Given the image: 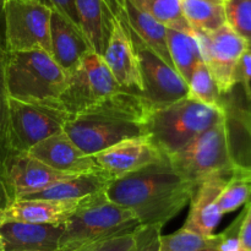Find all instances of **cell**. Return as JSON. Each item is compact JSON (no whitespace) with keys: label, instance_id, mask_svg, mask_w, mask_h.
Here are the masks:
<instances>
[{"label":"cell","instance_id":"6da1fadb","mask_svg":"<svg viewBox=\"0 0 251 251\" xmlns=\"http://www.w3.org/2000/svg\"><path fill=\"white\" fill-rule=\"evenodd\" d=\"M194 190L195 185L164 156L134 173L113 179L105 196L129 210L141 226H164L190 202Z\"/></svg>","mask_w":251,"mask_h":251},{"label":"cell","instance_id":"1f68e13d","mask_svg":"<svg viewBox=\"0 0 251 251\" xmlns=\"http://www.w3.org/2000/svg\"><path fill=\"white\" fill-rule=\"evenodd\" d=\"M135 242V232L100 240L76 251H129Z\"/></svg>","mask_w":251,"mask_h":251},{"label":"cell","instance_id":"ac0fdd59","mask_svg":"<svg viewBox=\"0 0 251 251\" xmlns=\"http://www.w3.org/2000/svg\"><path fill=\"white\" fill-rule=\"evenodd\" d=\"M91 198L92 196L82 200L70 201L16 200L4 211L1 216V223L12 221V222L38 223V225H63Z\"/></svg>","mask_w":251,"mask_h":251},{"label":"cell","instance_id":"ab89813d","mask_svg":"<svg viewBox=\"0 0 251 251\" xmlns=\"http://www.w3.org/2000/svg\"><path fill=\"white\" fill-rule=\"evenodd\" d=\"M0 251H6L5 250V244H4V240H2L1 235H0Z\"/></svg>","mask_w":251,"mask_h":251},{"label":"cell","instance_id":"7bdbcfd3","mask_svg":"<svg viewBox=\"0 0 251 251\" xmlns=\"http://www.w3.org/2000/svg\"><path fill=\"white\" fill-rule=\"evenodd\" d=\"M215 1H218V0H215Z\"/></svg>","mask_w":251,"mask_h":251},{"label":"cell","instance_id":"f546056e","mask_svg":"<svg viewBox=\"0 0 251 251\" xmlns=\"http://www.w3.org/2000/svg\"><path fill=\"white\" fill-rule=\"evenodd\" d=\"M244 213L245 210L243 208L242 212L230 223L229 227H227L222 233L218 234L220 240H218L217 251H244L242 240H240V228H242Z\"/></svg>","mask_w":251,"mask_h":251},{"label":"cell","instance_id":"5b68a950","mask_svg":"<svg viewBox=\"0 0 251 251\" xmlns=\"http://www.w3.org/2000/svg\"><path fill=\"white\" fill-rule=\"evenodd\" d=\"M141 227L131 212L110 202L105 194L92 196L65 223L59 251H76L93 243L136 232Z\"/></svg>","mask_w":251,"mask_h":251},{"label":"cell","instance_id":"d4e9b609","mask_svg":"<svg viewBox=\"0 0 251 251\" xmlns=\"http://www.w3.org/2000/svg\"><path fill=\"white\" fill-rule=\"evenodd\" d=\"M139 10L150 15L166 28L193 32L181 10V0H130Z\"/></svg>","mask_w":251,"mask_h":251},{"label":"cell","instance_id":"603a6c76","mask_svg":"<svg viewBox=\"0 0 251 251\" xmlns=\"http://www.w3.org/2000/svg\"><path fill=\"white\" fill-rule=\"evenodd\" d=\"M167 47L174 69L188 83L191 74L202 60L200 43L193 32L167 28Z\"/></svg>","mask_w":251,"mask_h":251},{"label":"cell","instance_id":"e575fe53","mask_svg":"<svg viewBox=\"0 0 251 251\" xmlns=\"http://www.w3.org/2000/svg\"><path fill=\"white\" fill-rule=\"evenodd\" d=\"M39 1L48 5L51 10L58 11L64 17L70 20L74 25L80 27L77 10H76V0H39Z\"/></svg>","mask_w":251,"mask_h":251},{"label":"cell","instance_id":"30bf717a","mask_svg":"<svg viewBox=\"0 0 251 251\" xmlns=\"http://www.w3.org/2000/svg\"><path fill=\"white\" fill-rule=\"evenodd\" d=\"M123 26V25H122ZM124 27V26H123ZM136 53L141 76V97L151 108L171 104L188 97V83L161 56L145 46L135 33L126 29Z\"/></svg>","mask_w":251,"mask_h":251},{"label":"cell","instance_id":"2e32d148","mask_svg":"<svg viewBox=\"0 0 251 251\" xmlns=\"http://www.w3.org/2000/svg\"><path fill=\"white\" fill-rule=\"evenodd\" d=\"M27 153L61 173L82 174L100 171L91 156L83 153L64 130L34 145Z\"/></svg>","mask_w":251,"mask_h":251},{"label":"cell","instance_id":"d6a6232c","mask_svg":"<svg viewBox=\"0 0 251 251\" xmlns=\"http://www.w3.org/2000/svg\"><path fill=\"white\" fill-rule=\"evenodd\" d=\"M237 86L242 87L245 97L251 100V50L247 49L237 66Z\"/></svg>","mask_w":251,"mask_h":251},{"label":"cell","instance_id":"7402d4cb","mask_svg":"<svg viewBox=\"0 0 251 251\" xmlns=\"http://www.w3.org/2000/svg\"><path fill=\"white\" fill-rule=\"evenodd\" d=\"M80 28L96 53L103 55L110 32V12L103 0H76Z\"/></svg>","mask_w":251,"mask_h":251},{"label":"cell","instance_id":"ba28073f","mask_svg":"<svg viewBox=\"0 0 251 251\" xmlns=\"http://www.w3.org/2000/svg\"><path fill=\"white\" fill-rule=\"evenodd\" d=\"M124 88L110 73L102 55L91 50L68 74V85L59 97L60 107L70 115L78 114Z\"/></svg>","mask_w":251,"mask_h":251},{"label":"cell","instance_id":"9c48e42d","mask_svg":"<svg viewBox=\"0 0 251 251\" xmlns=\"http://www.w3.org/2000/svg\"><path fill=\"white\" fill-rule=\"evenodd\" d=\"M51 9L39 0H6L5 38L7 53L43 50L51 55Z\"/></svg>","mask_w":251,"mask_h":251},{"label":"cell","instance_id":"44dd1931","mask_svg":"<svg viewBox=\"0 0 251 251\" xmlns=\"http://www.w3.org/2000/svg\"><path fill=\"white\" fill-rule=\"evenodd\" d=\"M113 179L100 171L77 174L53 184L49 188L26 196L22 200H82L90 196L105 194Z\"/></svg>","mask_w":251,"mask_h":251},{"label":"cell","instance_id":"4dcf8cb0","mask_svg":"<svg viewBox=\"0 0 251 251\" xmlns=\"http://www.w3.org/2000/svg\"><path fill=\"white\" fill-rule=\"evenodd\" d=\"M5 60L6 58H0V146L7 149L9 95H7L6 82H5Z\"/></svg>","mask_w":251,"mask_h":251},{"label":"cell","instance_id":"f1b7e54d","mask_svg":"<svg viewBox=\"0 0 251 251\" xmlns=\"http://www.w3.org/2000/svg\"><path fill=\"white\" fill-rule=\"evenodd\" d=\"M226 22L251 50V0H225Z\"/></svg>","mask_w":251,"mask_h":251},{"label":"cell","instance_id":"836d02e7","mask_svg":"<svg viewBox=\"0 0 251 251\" xmlns=\"http://www.w3.org/2000/svg\"><path fill=\"white\" fill-rule=\"evenodd\" d=\"M163 226L161 225H151V226H141L139 229L135 232V242L132 248L129 251H146L147 247L151 243L156 235L161 234Z\"/></svg>","mask_w":251,"mask_h":251},{"label":"cell","instance_id":"f35d334b","mask_svg":"<svg viewBox=\"0 0 251 251\" xmlns=\"http://www.w3.org/2000/svg\"><path fill=\"white\" fill-rule=\"evenodd\" d=\"M7 154H9V150L5 149V147L0 146V164H2L6 159Z\"/></svg>","mask_w":251,"mask_h":251},{"label":"cell","instance_id":"8d00e7d4","mask_svg":"<svg viewBox=\"0 0 251 251\" xmlns=\"http://www.w3.org/2000/svg\"><path fill=\"white\" fill-rule=\"evenodd\" d=\"M244 218L240 228V240L244 251H251V200L244 206Z\"/></svg>","mask_w":251,"mask_h":251},{"label":"cell","instance_id":"8fae6325","mask_svg":"<svg viewBox=\"0 0 251 251\" xmlns=\"http://www.w3.org/2000/svg\"><path fill=\"white\" fill-rule=\"evenodd\" d=\"M198 37L203 63L207 65L218 86L221 95L227 96L237 87V66L248 49L247 43L228 26L223 25L216 31H194Z\"/></svg>","mask_w":251,"mask_h":251},{"label":"cell","instance_id":"7a4b0ae2","mask_svg":"<svg viewBox=\"0 0 251 251\" xmlns=\"http://www.w3.org/2000/svg\"><path fill=\"white\" fill-rule=\"evenodd\" d=\"M139 92L122 90L103 102L69 117L64 132L87 156L130 139L146 137L150 109Z\"/></svg>","mask_w":251,"mask_h":251},{"label":"cell","instance_id":"7c38bea8","mask_svg":"<svg viewBox=\"0 0 251 251\" xmlns=\"http://www.w3.org/2000/svg\"><path fill=\"white\" fill-rule=\"evenodd\" d=\"M2 167L15 201L77 176L55 171L27 152L9 151Z\"/></svg>","mask_w":251,"mask_h":251},{"label":"cell","instance_id":"277c9868","mask_svg":"<svg viewBox=\"0 0 251 251\" xmlns=\"http://www.w3.org/2000/svg\"><path fill=\"white\" fill-rule=\"evenodd\" d=\"M5 82L10 98L59 103L68 85V74L47 51H12L5 60Z\"/></svg>","mask_w":251,"mask_h":251},{"label":"cell","instance_id":"74e56055","mask_svg":"<svg viewBox=\"0 0 251 251\" xmlns=\"http://www.w3.org/2000/svg\"><path fill=\"white\" fill-rule=\"evenodd\" d=\"M5 5L6 0H0V58H6V38H5Z\"/></svg>","mask_w":251,"mask_h":251},{"label":"cell","instance_id":"8992f818","mask_svg":"<svg viewBox=\"0 0 251 251\" xmlns=\"http://www.w3.org/2000/svg\"><path fill=\"white\" fill-rule=\"evenodd\" d=\"M167 157L172 166L195 186L218 174L232 176L238 168L227 117Z\"/></svg>","mask_w":251,"mask_h":251},{"label":"cell","instance_id":"d6986e66","mask_svg":"<svg viewBox=\"0 0 251 251\" xmlns=\"http://www.w3.org/2000/svg\"><path fill=\"white\" fill-rule=\"evenodd\" d=\"M51 56L66 74H70L80 64L81 59L93 50L80 27L51 10L50 16Z\"/></svg>","mask_w":251,"mask_h":251},{"label":"cell","instance_id":"52a82bcc","mask_svg":"<svg viewBox=\"0 0 251 251\" xmlns=\"http://www.w3.org/2000/svg\"><path fill=\"white\" fill-rule=\"evenodd\" d=\"M69 117L59 103L25 102L9 97L7 149L28 152L38 142L63 131Z\"/></svg>","mask_w":251,"mask_h":251},{"label":"cell","instance_id":"4316f807","mask_svg":"<svg viewBox=\"0 0 251 251\" xmlns=\"http://www.w3.org/2000/svg\"><path fill=\"white\" fill-rule=\"evenodd\" d=\"M218 234L205 237L181 227L168 235H161L159 251H217Z\"/></svg>","mask_w":251,"mask_h":251},{"label":"cell","instance_id":"5bb4252c","mask_svg":"<svg viewBox=\"0 0 251 251\" xmlns=\"http://www.w3.org/2000/svg\"><path fill=\"white\" fill-rule=\"evenodd\" d=\"M102 56L120 87L131 92L141 93V76L131 39L112 12L109 37Z\"/></svg>","mask_w":251,"mask_h":251},{"label":"cell","instance_id":"e0dca14e","mask_svg":"<svg viewBox=\"0 0 251 251\" xmlns=\"http://www.w3.org/2000/svg\"><path fill=\"white\" fill-rule=\"evenodd\" d=\"M103 1L125 28L136 34L144 42L145 46L149 47L174 69L167 47V28L163 25L137 9L130 0H103Z\"/></svg>","mask_w":251,"mask_h":251},{"label":"cell","instance_id":"60d3db41","mask_svg":"<svg viewBox=\"0 0 251 251\" xmlns=\"http://www.w3.org/2000/svg\"><path fill=\"white\" fill-rule=\"evenodd\" d=\"M218 1H221V2H223V1H225V0H218Z\"/></svg>","mask_w":251,"mask_h":251},{"label":"cell","instance_id":"9a60e30c","mask_svg":"<svg viewBox=\"0 0 251 251\" xmlns=\"http://www.w3.org/2000/svg\"><path fill=\"white\" fill-rule=\"evenodd\" d=\"M230 176L218 174L210 176L195 186L190 200V211L183 228L211 237L222 220L218 198Z\"/></svg>","mask_w":251,"mask_h":251},{"label":"cell","instance_id":"3957f363","mask_svg":"<svg viewBox=\"0 0 251 251\" xmlns=\"http://www.w3.org/2000/svg\"><path fill=\"white\" fill-rule=\"evenodd\" d=\"M225 117V104L212 107L185 97L171 104L150 108L145 132L149 141L164 156H172Z\"/></svg>","mask_w":251,"mask_h":251},{"label":"cell","instance_id":"cb8c5ba5","mask_svg":"<svg viewBox=\"0 0 251 251\" xmlns=\"http://www.w3.org/2000/svg\"><path fill=\"white\" fill-rule=\"evenodd\" d=\"M181 10L193 31L210 33L226 25L223 2L215 0H181Z\"/></svg>","mask_w":251,"mask_h":251},{"label":"cell","instance_id":"83f0119b","mask_svg":"<svg viewBox=\"0 0 251 251\" xmlns=\"http://www.w3.org/2000/svg\"><path fill=\"white\" fill-rule=\"evenodd\" d=\"M188 97L212 107L223 105V96L218 90V86L210 69L203 61L199 63L195 70L193 71L188 81Z\"/></svg>","mask_w":251,"mask_h":251},{"label":"cell","instance_id":"4fadbf2b","mask_svg":"<svg viewBox=\"0 0 251 251\" xmlns=\"http://www.w3.org/2000/svg\"><path fill=\"white\" fill-rule=\"evenodd\" d=\"M163 157L164 154L147 137H139L108 147L91 158L100 172L112 179H118L161 161Z\"/></svg>","mask_w":251,"mask_h":251},{"label":"cell","instance_id":"d590c367","mask_svg":"<svg viewBox=\"0 0 251 251\" xmlns=\"http://www.w3.org/2000/svg\"><path fill=\"white\" fill-rule=\"evenodd\" d=\"M15 201L14 195L11 193L9 183H7L6 176L2 164H0V223H1V216L4 211Z\"/></svg>","mask_w":251,"mask_h":251},{"label":"cell","instance_id":"ffe728a7","mask_svg":"<svg viewBox=\"0 0 251 251\" xmlns=\"http://www.w3.org/2000/svg\"><path fill=\"white\" fill-rule=\"evenodd\" d=\"M63 225L2 222L0 235L6 251H59Z\"/></svg>","mask_w":251,"mask_h":251},{"label":"cell","instance_id":"b9f144b4","mask_svg":"<svg viewBox=\"0 0 251 251\" xmlns=\"http://www.w3.org/2000/svg\"><path fill=\"white\" fill-rule=\"evenodd\" d=\"M250 131H251V124H250Z\"/></svg>","mask_w":251,"mask_h":251},{"label":"cell","instance_id":"484cf974","mask_svg":"<svg viewBox=\"0 0 251 251\" xmlns=\"http://www.w3.org/2000/svg\"><path fill=\"white\" fill-rule=\"evenodd\" d=\"M251 200V172L235 171L228 178L218 198L222 215L234 212Z\"/></svg>","mask_w":251,"mask_h":251}]
</instances>
